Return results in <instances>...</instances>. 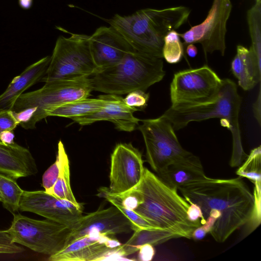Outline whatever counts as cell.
Instances as JSON below:
<instances>
[{
  "label": "cell",
  "mask_w": 261,
  "mask_h": 261,
  "mask_svg": "<svg viewBox=\"0 0 261 261\" xmlns=\"http://www.w3.org/2000/svg\"><path fill=\"white\" fill-rule=\"evenodd\" d=\"M186 201L197 204L205 219L212 210L221 214L210 233L219 243L246 225L255 210V198L241 177L230 179L205 178L180 186Z\"/></svg>",
  "instance_id": "cell-1"
},
{
  "label": "cell",
  "mask_w": 261,
  "mask_h": 261,
  "mask_svg": "<svg viewBox=\"0 0 261 261\" xmlns=\"http://www.w3.org/2000/svg\"><path fill=\"white\" fill-rule=\"evenodd\" d=\"M241 98L235 83L229 79H222L215 97L206 102L171 106L162 115L168 119L174 129L184 128L193 121L211 118L220 119L221 125L229 129L232 138V151L230 161L232 167L242 164L248 155L244 151L239 123Z\"/></svg>",
  "instance_id": "cell-2"
},
{
  "label": "cell",
  "mask_w": 261,
  "mask_h": 261,
  "mask_svg": "<svg viewBox=\"0 0 261 261\" xmlns=\"http://www.w3.org/2000/svg\"><path fill=\"white\" fill-rule=\"evenodd\" d=\"M142 202L134 211L157 229L169 231L178 238L191 239L193 231L201 225L187 217L190 204L177 189L167 185L145 168L143 177L135 187Z\"/></svg>",
  "instance_id": "cell-3"
},
{
  "label": "cell",
  "mask_w": 261,
  "mask_h": 261,
  "mask_svg": "<svg viewBox=\"0 0 261 261\" xmlns=\"http://www.w3.org/2000/svg\"><path fill=\"white\" fill-rule=\"evenodd\" d=\"M190 12L184 6L163 9L147 8L128 16L116 14L108 22L135 50L162 59L165 37L184 24Z\"/></svg>",
  "instance_id": "cell-4"
},
{
  "label": "cell",
  "mask_w": 261,
  "mask_h": 261,
  "mask_svg": "<svg viewBox=\"0 0 261 261\" xmlns=\"http://www.w3.org/2000/svg\"><path fill=\"white\" fill-rule=\"evenodd\" d=\"M163 67L162 59L134 49L119 63L97 69L89 77L93 91L120 95L136 90L146 91L164 78Z\"/></svg>",
  "instance_id": "cell-5"
},
{
  "label": "cell",
  "mask_w": 261,
  "mask_h": 261,
  "mask_svg": "<svg viewBox=\"0 0 261 261\" xmlns=\"http://www.w3.org/2000/svg\"><path fill=\"white\" fill-rule=\"evenodd\" d=\"M41 88L23 93L11 110L24 129H34L45 118L46 111L60 105L88 98L93 91L89 76L74 80H56L45 83Z\"/></svg>",
  "instance_id": "cell-6"
},
{
  "label": "cell",
  "mask_w": 261,
  "mask_h": 261,
  "mask_svg": "<svg viewBox=\"0 0 261 261\" xmlns=\"http://www.w3.org/2000/svg\"><path fill=\"white\" fill-rule=\"evenodd\" d=\"M89 36L72 34L57 40L45 74L40 82L74 80L90 76L98 68L93 60Z\"/></svg>",
  "instance_id": "cell-7"
},
{
  "label": "cell",
  "mask_w": 261,
  "mask_h": 261,
  "mask_svg": "<svg viewBox=\"0 0 261 261\" xmlns=\"http://www.w3.org/2000/svg\"><path fill=\"white\" fill-rule=\"evenodd\" d=\"M141 121L137 128L143 137L146 159L158 175L170 165L192 154L181 146L172 123L163 115Z\"/></svg>",
  "instance_id": "cell-8"
},
{
  "label": "cell",
  "mask_w": 261,
  "mask_h": 261,
  "mask_svg": "<svg viewBox=\"0 0 261 261\" xmlns=\"http://www.w3.org/2000/svg\"><path fill=\"white\" fill-rule=\"evenodd\" d=\"M7 230L14 243L50 256L64 247L71 228L48 219L35 220L14 214Z\"/></svg>",
  "instance_id": "cell-9"
},
{
  "label": "cell",
  "mask_w": 261,
  "mask_h": 261,
  "mask_svg": "<svg viewBox=\"0 0 261 261\" xmlns=\"http://www.w3.org/2000/svg\"><path fill=\"white\" fill-rule=\"evenodd\" d=\"M222 81L206 65L175 73L170 86L171 106L210 101L217 94Z\"/></svg>",
  "instance_id": "cell-10"
},
{
  "label": "cell",
  "mask_w": 261,
  "mask_h": 261,
  "mask_svg": "<svg viewBox=\"0 0 261 261\" xmlns=\"http://www.w3.org/2000/svg\"><path fill=\"white\" fill-rule=\"evenodd\" d=\"M232 9L230 0H213L206 18L201 23L193 26L178 35L184 44L200 43L205 56L218 51L225 54L226 24Z\"/></svg>",
  "instance_id": "cell-11"
},
{
  "label": "cell",
  "mask_w": 261,
  "mask_h": 261,
  "mask_svg": "<svg viewBox=\"0 0 261 261\" xmlns=\"http://www.w3.org/2000/svg\"><path fill=\"white\" fill-rule=\"evenodd\" d=\"M145 167L141 152L132 143H119L111 155L109 190L120 194L137 186Z\"/></svg>",
  "instance_id": "cell-12"
},
{
  "label": "cell",
  "mask_w": 261,
  "mask_h": 261,
  "mask_svg": "<svg viewBox=\"0 0 261 261\" xmlns=\"http://www.w3.org/2000/svg\"><path fill=\"white\" fill-rule=\"evenodd\" d=\"M19 210L35 213L71 227L82 216L83 206L58 198L45 191L23 190Z\"/></svg>",
  "instance_id": "cell-13"
},
{
  "label": "cell",
  "mask_w": 261,
  "mask_h": 261,
  "mask_svg": "<svg viewBox=\"0 0 261 261\" xmlns=\"http://www.w3.org/2000/svg\"><path fill=\"white\" fill-rule=\"evenodd\" d=\"M70 228L65 246L86 236L102 234L113 237L134 231L131 222L114 205L82 215Z\"/></svg>",
  "instance_id": "cell-14"
},
{
  "label": "cell",
  "mask_w": 261,
  "mask_h": 261,
  "mask_svg": "<svg viewBox=\"0 0 261 261\" xmlns=\"http://www.w3.org/2000/svg\"><path fill=\"white\" fill-rule=\"evenodd\" d=\"M91 54L98 69L120 62L134 49L113 27H101L89 37Z\"/></svg>",
  "instance_id": "cell-15"
},
{
  "label": "cell",
  "mask_w": 261,
  "mask_h": 261,
  "mask_svg": "<svg viewBox=\"0 0 261 261\" xmlns=\"http://www.w3.org/2000/svg\"><path fill=\"white\" fill-rule=\"evenodd\" d=\"M121 244L114 236L95 234L77 239L57 253L49 256L50 261L101 260L108 253Z\"/></svg>",
  "instance_id": "cell-16"
},
{
  "label": "cell",
  "mask_w": 261,
  "mask_h": 261,
  "mask_svg": "<svg viewBox=\"0 0 261 261\" xmlns=\"http://www.w3.org/2000/svg\"><path fill=\"white\" fill-rule=\"evenodd\" d=\"M101 96L108 100L107 104L102 109L92 114L71 119L81 125L108 121L113 122L119 130L128 132L134 130L141 120L135 117L133 113L140 110L127 106L120 95L107 94Z\"/></svg>",
  "instance_id": "cell-17"
},
{
  "label": "cell",
  "mask_w": 261,
  "mask_h": 261,
  "mask_svg": "<svg viewBox=\"0 0 261 261\" xmlns=\"http://www.w3.org/2000/svg\"><path fill=\"white\" fill-rule=\"evenodd\" d=\"M37 172L35 160L29 149L15 142L0 141V174L16 179Z\"/></svg>",
  "instance_id": "cell-18"
},
{
  "label": "cell",
  "mask_w": 261,
  "mask_h": 261,
  "mask_svg": "<svg viewBox=\"0 0 261 261\" xmlns=\"http://www.w3.org/2000/svg\"><path fill=\"white\" fill-rule=\"evenodd\" d=\"M50 56H46L27 67L15 76L0 95V111L11 110L17 99L30 87L40 82L49 64Z\"/></svg>",
  "instance_id": "cell-19"
},
{
  "label": "cell",
  "mask_w": 261,
  "mask_h": 261,
  "mask_svg": "<svg viewBox=\"0 0 261 261\" xmlns=\"http://www.w3.org/2000/svg\"><path fill=\"white\" fill-rule=\"evenodd\" d=\"M231 71L239 85L244 90H250L260 82L261 61L250 48L239 45L231 63Z\"/></svg>",
  "instance_id": "cell-20"
},
{
  "label": "cell",
  "mask_w": 261,
  "mask_h": 261,
  "mask_svg": "<svg viewBox=\"0 0 261 261\" xmlns=\"http://www.w3.org/2000/svg\"><path fill=\"white\" fill-rule=\"evenodd\" d=\"M158 176L169 187L177 190L180 186L202 179L206 176L200 159L192 153L168 166Z\"/></svg>",
  "instance_id": "cell-21"
},
{
  "label": "cell",
  "mask_w": 261,
  "mask_h": 261,
  "mask_svg": "<svg viewBox=\"0 0 261 261\" xmlns=\"http://www.w3.org/2000/svg\"><path fill=\"white\" fill-rule=\"evenodd\" d=\"M177 238L176 234L168 230L140 228L135 230L129 239L117 247L116 251L121 257H126L138 251L143 245H157Z\"/></svg>",
  "instance_id": "cell-22"
},
{
  "label": "cell",
  "mask_w": 261,
  "mask_h": 261,
  "mask_svg": "<svg viewBox=\"0 0 261 261\" xmlns=\"http://www.w3.org/2000/svg\"><path fill=\"white\" fill-rule=\"evenodd\" d=\"M108 100L101 95L97 98H85L53 107L45 112L46 117L58 116L72 118L94 113L102 109Z\"/></svg>",
  "instance_id": "cell-23"
},
{
  "label": "cell",
  "mask_w": 261,
  "mask_h": 261,
  "mask_svg": "<svg viewBox=\"0 0 261 261\" xmlns=\"http://www.w3.org/2000/svg\"><path fill=\"white\" fill-rule=\"evenodd\" d=\"M57 156L60 160V172L58 177L51 188L47 192L60 199L68 200L77 205L78 202L71 190L70 182L69 162L63 142L60 140L58 144Z\"/></svg>",
  "instance_id": "cell-24"
},
{
  "label": "cell",
  "mask_w": 261,
  "mask_h": 261,
  "mask_svg": "<svg viewBox=\"0 0 261 261\" xmlns=\"http://www.w3.org/2000/svg\"><path fill=\"white\" fill-rule=\"evenodd\" d=\"M22 192L15 179L0 174V199L5 208L11 213L19 210Z\"/></svg>",
  "instance_id": "cell-25"
},
{
  "label": "cell",
  "mask_w": 261,
  "mask_h": 261,
  "mask_svg": "<svg viewBox=\"0 0 261 261\" xmlns=\"http://www.w3.org/2000/svg\"><path fill=\"white\" fill-rule=\"evenodd\" d=\"M247 21L252 43L250 48L261 61V0H256L248 10Z\"/></svg>",
  "instance_id": "cell-26"
},
{
  "label": "cell",
  "mask_w": 261,
  "mask_h": 261,
  "mask_svg": "<svg viewBox=\"0 0 261 261\" xmlns=\"http://www.w3.org/2000/svg\"><path fill=\"white\" fill-rule=\"evenodd\" d=\"M97 195L105 198L116 207L131 222L134 226V231L140 228L157 229L134 211L125 208L120 199L109 190V188L100 187L98 189Z\"/></svg>",
  "instance_id": "cell-27"
},
{
  "label": "cell",
  "mask_w": 261,
  "mask_h": 261,
  "mask_svg": "<svg viewBox=\"0 0 261 261\" xmlns=\"http://www.w3.org/2000/svg\"><path fill=\"white\" fill-rule=\"evenodd\" d=\"M244 163L238 169L236 174L246 177L254 184L260 183L261 147L253 149L248 155Z\"/></svg>",
  "instance_id": "cell-28"
},
{
  "label": "cell",
  "mask_w": 261,
  "mask_h": 261,
  "mask_svg": "<svg viewBox=\"0 0 261 261\" xmlns=\"http://www.w3.org/2000/svg\"><path fill=\"white\" fill-rule=\"evenodd\" d=\"M183 55V44L180 37L175 30H172L165 37L163 58L169 64H176L180 61Z\"/></svg>",
  "instance_id": "cell-29"
},
{
  "label": "cell",
  "mask_w": 261,
  "mask_h": 261,
  "mask_svg": "<svg viewBox=\"0 0 261 261\" xmlns=\"http://www.w3.org/2000/svg\"><path fill=\"white\" fill-rule=\"evenodd\" d=\"M114 194L120 199L125 208L133 211L137 208L143 201L140 193L135 187L125 192Z\"/></svg>",
  "instance_id": "cell-30"
},
{
  "label": "cell",
  "mask_w": 261,
  "mask_h": 261,
  "mask_svg": "<svg viewBox=\"0 0 261 261\" xmlns=\"http://www.w3.org/2000/svg\"><path fill=\"white\" fill-rule=\"evenodd\" d=\"M149 94L140 90L133 91L123 98L124 103L128 106L138 108L140 110L147 105Z\"/></svg>",
  "instance_id": "cell-31"
},
{
  "label": "cell",
  "mask_w": 261,
  "mask_h": 261,
  "mask_svg": "<svg viewBox=\"0 0 261 261\" xmlns=\"http://www.w3.org/2000/svg\"><path fill=\"white\" fill-rule=\"evenodd\" d=\"M60 172V160L56 156V160L44 173L42 176V186L44 191L48 192L56 182Z\"/></svg>",
  "instance_id": "cell-32"
},
{
  "label": "cell",
  "mask_w": 261,
  "mask_h": 261,
  "mask_svg": "<svg viewBox=\"0 0 261 261\" xmlns=\"http://www.w3.org/2000/svg\"><path fill=\"white\" fill-rule=\"evenodd\" d=\"M18 125L19 122L12 110L0 111V136L5 131L13 130Z\"/></svg>",
  "instance_id": "cell-33"
},
{
  "label": "cell",
  "mask_w": 261,
  "mask_h": 261,
  "mask_svg": "<svg viewBox=\"0 0 261 261\" xmlns=\"http://www.w3.org/2000/svg\"><path fill=\"white\" fill-rule=\"evenodd\" d=\"M216 220L215 218L211 216L208 217L204 224L201 225L195 229L192 233V238L195 240H200L203 239L206 234L210 232Z\"/></svg>",
  "instance_id": "cell-34"
},
{
  "label": "cell",
  "mask_w": 261,
  "mask_h": 261,
  "mask_svg": "<svg viewBox=\"0 0 261 261\" xmlns=\"http://www.w3.org/2000/svg\"><path fill=\"white\" fill-rule=\"evenodd\" d=\"M187 202L190 204L187 212L188 220L193 222H200L201 225L204 224L206 222V220L200 207L191 201H188Z\"/></svg>",
  "instance_id": "cell-35"
},
{
  "label": "cell",
  "mask_w": 261,
  "mask_h": 261,
  "mask_svg": "<svg viewBox=\"0 0 261 261\" xmlns=\"http://www.w3.org/2000/svg\"><path fill=\"white\" fill-rule=\"evenodd\" d=\"M150 244L141 246L139 250L138 259L141 261H150L152 259L155 254V250Z\"/></svg>",
  "instance_id": "cell-36"
},
{
  "label": "cell",
  "mask_w": 261,
  "mask_h": 261,
  "mask_svg": "<svg viewBox=\"0 0 261 261\" xmlns=\"http://www.w3.org/2000/svg\"><path fill=\"white\" fill-rule=\"evenodd\" d=\"M253 112L258 124L261 123V91L259 87V92L256 100L253 104Z\"/></svg>",
  "instance_id": "cell-37"
},
{
  "label": "cell",
  "mask_w": 261,
  "mask_h": 261,
  "mask_svg": "<svg viewBox=\"0 0 261 261\" xmlns=\"http://www.w3.org/2000/svg\"><path fill=\"white\" fill-rule=\"evenodd\" d=\"M14 135L13 130H6L3 132L0 136L1 141L6 143H13Z\"/></svg>",
  "instance_id": "cell-38"
},
{
  "label": "cell",
  "mask_w": 261,
  "mask_h": 261,
  "mask_svg": "<svg viewBox=\"0 0 261 261\" xmlns=\"http://www.w3.org/2000/svg\"><path fill=\"white\" fill-rule=\"evenodd\" d=\"M198 50L194 44H189L186 48V53L191 58H194L197 55Z\"/></svg>",
  "instance_id": "cell-39"
},
{
  "label": "cell",
  "mask_w": 261,
  "mask_h": 261,
  "mask_svg": "<svg viewBox=\"0 0 261 261\" xmlns=\"http://www.w3.org/2000/svg\"><path fill=\"white\" fill-rule=\"evenodd\" d=\"M32 0H19L20 5L24 9H28L31 6Z\"/></svg>",
  "instance_id": "cell-40"
},
{
  "label": "cell",
  "mask_w": 261,
  "mask_h": 261,
  "mask_svg": "<svg viewBox=\"0 0 261 261\" xmlns=\"http://www.w3.org/2000/svg\"><path fill=\"white\" fill-rule=\"evenodd\" d=\"M0 201H1V199H0Z\"/></svg>",
  "instance_id": "cell-41"
}]
</instances>
